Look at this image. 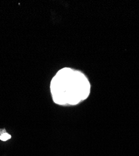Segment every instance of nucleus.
<instances>
[{
	"label": "nucleus",
	"instance_id": "obj_1",
	"mask_svg": "<svg viewBox=\"0 0 139 156\" xmlns=\"http://www.w3.org/2000/svg\"><path fill=\"white\" fill-rule=\"evenodd\" d=\"M53 102L61 106H74L85 101L90 93V84L82 72L64 68L57 72L50 83Z\"/></svg>",
	"mask_w": 139,
	"mask_h": 156
},
{
	"label": "nucleus",
	"instance_id": "obj_2",
	"mask_svg": "<svg viewBox=\"0 0 139 156\" xmlns=\"http://www.w3.org/2000/svg\"><path fill=\"white\" fill-rule=\"evenodd\" d=\"M10 138H11V136L6 133H5L2 134V135H0V139L3 141H6V140L9 139Z\"/></svg>",
	"mask_w": 139,
	"mask_h": 156
},
{
	"label": "nucleus",
	"instance_id": "obj_3",
	"mask_svg": "<svg viewBox=\"0 0 139 156\" xmlns=\"http://www.w3.org/2000/svg\"><path fill=\"white\" fill-rule=\"evenodd\" d=\"M5 133V130H4V129H3V130H0V134H1V135H2V134Z\"/></svg>",
	"mask_w": 139,
	"mask_h": 156
}]
</instances>
